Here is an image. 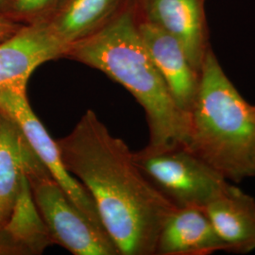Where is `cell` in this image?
<instances>
[{
	"mask_svg": "<svg viewBox=\"0 0 255 255\" xmlns=\"http://www.w3.org/2000/svg\"><path fill=\"white\" fill-rule=\"evenodd\" d=\"M56 142L64 166L91 196L119 255H154L164 221L177 207L142 173L127 144L92 110Z\"/></svg>",
	"mask_w": 255,
	"mask_h": 255,
	"instance_id": "6da1fadb",
	"label": "cell"
},
{
	"mask_svg": "<svg viewBox=\"0 0 255 255\" xmlns=\"http://www.w3.org/2000/svg\"><path fill=\"white\" fill-rule=\"evenodd\" d=\"M64 58L122 85L146 114L150 150L187 146L190 118L178 107L140 35L132 0L109 22L70 46Z\"/></svg>",
	"mask_w": 255,
	"mask_h": 255,
	"instance_id": "7a4b0ae2",
	"label": "cell"
},
{
	"mask_svg": "<svg viewBox=\"0 0 255 255\" xmlns=\"http://www.w3.org/2000/svg\"><path fill=\"white\" fill-rule=\"evenodd\" d=\"M187 147L225 179L255 176V117L212 47L201 68Z\"/></svg>",
	"mask_w": 255,
	"mask_h": 255,
	"instance_id": "3957f363",
	"label": "cell"
},
{
	"mask_svg": "<svg viewBox=\"0 0 255 255\" xmlns=\"http://www.w3.org/2000/svg\"><path fill=\"white\" fill-rule=\"evenodd\" d=\"M26 177L32 198L54 244L74 255H119L109 235L87 219L33 155Z\"/></svg>",
	"mask_w": 255,
	"mask_h": 255,
	"instance_id": "277c9868",
	"label": "cell"
},
{
	"mask_svg": "<svg viewBox=\"0 0 255 255\" xmlns=\"http://www.w3.org/2000/svg\"><path fill=\"white\" fill-rule=\"evenodd\" d=\"M146 179L175 207L205 206L230 186L225 179L187 146L133 152Z\"/></svg>",
	"mask_w": 255,
	"mask_h": 255,
	"instance_id": "5b68a950",
	"label": "cell"
},
{
	"mask_svg": "<svg viewBox=\"0 0 255 255\" xmlns=\"http://www.w3.org/2000/svg\"><path fill=\"white\" fill-rule=\"evenodd\" d=\"M0 111L16 124L39 160L74 204L95 225L104 230L91 196L66 169L57 142L31 109L27 89H0Z\"/></svg>",
	"mask_w": 255,
	"mask_h": 255,
	"instance_id": "8992f818",
	"label": "cell"
},
{
	"mask_svg": "<svg viewBox=\"0 0 255 255\" xmlns=\"http://www.w3.org/2000/svg\"><path fill=\"white\" fill-rule=\"evenodd\" d=\"M206 0H132L137 18L161 27L182 45L192 65L201 72L211 48Z\"/></svg>",
	"mask_w": 255,
	"mask_h": 255,
	"instance_id": "52a82bcc",
	"label": "cell"
},
{
	"mask_svg": "<svg viewBox=\"0 0 255 255\" xmlns=\"http://www.w3.org/2000/svg\"><path fill=\"white\" fill-rule=\"evenodd\" d=\"M66 52L67 47L51 34L44 21L23 25L0 43V89H27L38 66L64 58Z\"/></svg>",
	"mask_w": 255,
	"mask_h": 255,
	"instance_id": "ba28073f",
	"label": "cell"
},
{
	"mask_svg": "<svg viewBox=\"0 0 255 255\" xmlns=\"http://www.w3.org/2000/svg\"><path fill=\"white\" fill-rule=\"evenodd\" d=\"M136 19L144 45L174 101L182 112L190 116L199 92L201 72L192 65L176 38L161 27L137 16Z\"/></svg>",
	"mask_w": 255,
	"mask_h": 255,
	"instance_id": "9c48e42d",
	"label": "cell"
},
{
	"mask_svg": "<svg viewBox=\"0 0 255 255\" xmlns=\"http://www.w3.org/2000/svg\"><path fill=\"white\" fill-rule=\"evenodd\" d=\"M227 252L205 211L200 207L175 208L158 237L159 255H209Z\"/></svg>",
	"mask_w": 255,
	"mask_h": 255,
	"instance_id": "30bf717a",
	"label": "cell"
},
{
	"mask_svg": "<svg viewBox=\"0 0 255 255\" xmlns=\"http://www.w3.org/2000/svg\"><path fill=\"white\" fill-rule=\"evenodd\" d=\"M204 211L229 253L255 250V200L234 185L209 202Z\"/></svg>",
	"mask_w": 255,
	"mask_h": 255,
	"instance_id": "8fae6325",
	"label": "cell"
},
{
	"mask_svg": "<svg viewBox=\"0 0 255 255\" xmlns=\"http://www.w3.org/2000/svg\"><path fill=\"white\" fill-rule=\"evenodd\" d=\"M127 2L128 0H65L60 8L41 20L68 50L75 43L105 26Z\"/></svg>",
	"mask_w": 255,
	"mask_h": 255,
	"instance_id": "7c38bea8",
	"label": "cell"
},
{
	"mask_svg": "<svg viewBox=\"0 0 255 255\" xmlns=\"http://www.w3.org/2000/svg\"><path fill=\"white\" fill-rule=\"evenodd\" d=\"M33 154L16 124L0 111V230L9 220Z\"/></svg>",
	"mask_w": 255,
	"mask_h": 255,
	"instance_id": "4fadbf2b",
	"label": "cell"
},
{
	"mask_svg": "<svg viewBox=\"0 0 255 255\" xmlns=\"http://www.w3.org/2000/svg\"><path fill=\"white\" fill-rule=\"evenodd\" d=\"M3 230L25 249L27 255H41L47 247L54 244L34 203L26 174L10 217Z\"/></svg>",
	"mask_w": 255,
	"mask_h": 255,
	"instance_id": "5bb4252c",
	"label": "cell"
},
{
	"mask_svg": "<svg viewBox=\"0 0 255 255\" xmlns=\"http://www.w3.org/2000/svg\"><path fill=\"white\" fill-rule=\"evenodd\" d=\"M65 0H12L8 13L9 17L21 24H30L41 19L46 18Z\"/></svg>",
	"mask_w": 255,
	"mask_h": 255,
	"instance_id": "9a60e30c",
	"label": "cell"
},
{
	"mask_svg": "<svg viewBox=\"0 0 255 255\" xmlns=\"http://www.w3.org/2000/svg\"><path fill=\"white\" fill-rule=\"evenodd\" d=\"M0 255H27L24 248L16 243L8 233L0 230Z\"/></svg>",
	"mask_w": 255,
	"mask_h": 255,
	"instance_id": "2e32d148",
	"label": "cell"
},
{
	"mask_svg": "<svg viewBox=\"0 0 255 255\" xmlns=\"http://www.w3.org/2000/svg\"><path fill=\"white\" fill-rule=\"evenodd\" d=\"M23 25L6 15L0 14V43L15 34Z\"/></svg>",
	"mask_w": 255,
	"mask_h": 255,
	"instance_id": "e0dca14e",
	"label": "cell"
},
{
	"mask_svg": "<svg viewBox=\"0 0 255 255\" xmlns=\"http://www.w3.org/2000/svg\"><path fill=\"white\" fill-rule=\"evenodd\" d=\"M12 0H0V14L8 15Z\"/></svg>",
	"mask_w": 255,
	"mask_h": 255,
	"instance_id": "ac0fdd59",
	"label": "cell"
},
{
	"mask_svg": "<svg viewBox=\"0 0 255 255\" xmlns=\"http://www.w3.org/2000/svg\"><path fill=\"white\" fill-rule=\"evenodd\" d=\"M253 111H254V114H255V106H254V105H253Z\"/></svg>",
	"mask_w": 255,
	"mask_h": 255,
	"instance_id": "d6986e66",
	"label": "cell"
}]
</instances>
